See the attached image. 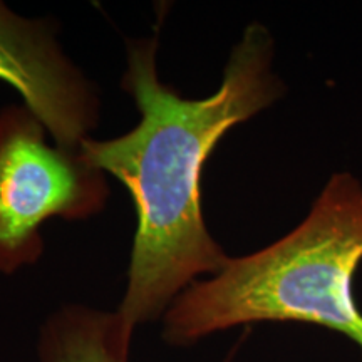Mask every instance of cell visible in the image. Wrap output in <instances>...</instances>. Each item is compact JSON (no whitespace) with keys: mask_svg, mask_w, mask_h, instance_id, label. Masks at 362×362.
Here are the masks:
<instances>
[{"mask_svg":"<svg viewBox=\"0 0 362 362\" xmlns=\"http://www.w3.org/2000/svg\"><path fill=\"white\" fill-rule=\"evenodd\" d=\"M156 54V37L128 42L121 86L141 115L134 129L79 144L86 160L119 180L133 198L138 228L117 312L134 329L165 315L198 275L214 277L228 264L202 214L203 166L233 126L285 93L274 72V39L259 22L247 27L218 90L208 98H183L161 83Z\"/></svg>","mask_w":362,"mask_h":362,"instance_id":"cell-1","label":"cell"},{"mask_svg":"<svg viewBox=\"0 0 362 362\" xmlns=\"http://www.w3.org/2000/svg\"><path fill=\"white\" fill-rule=\"evenodd\" d=\"M45 131L29 107L0 112V272L7 275L40 259L45 221L88 220L110 198L106 173L79 146L47 143Z\"/></svg>","mask_w":362,"mask_h":362,"instance_id":"cell-3","label":"cell"},{"mask_svg":"<svg viewBox=\"0 0 362 362\" xmlns=\"http://www.w3.org/2000/svg\"><path fill=\"white\" fill-rule=\"evenodd\" d=\"M361 262L362 183L337 173L296 230L180 293L163 319V339L192 346L237 325L307 322L341 332L362 351L352 293Z\"/></svg>","mask_w":362,"mask_h":362,"instance_id":"cell-2","label":"cell"},{"mask_svg":"<svg viewBox=\"0 0 362 362\" xmlns=\"http://www.w3.org/2000/svg\"><path fill=\"white\" fill-rule=\"evenodd\" d=\"M0 81L21 94L59 146L78 148L96 128V88L62 51L51 22L24 19L2 2Z\"/></svg>","mask_w":362,"mask_h":362,"instance_id":"cell-4","label":"cell"},{"mask_svg":"<svg viewBox=\"0 0 362 362\" xmlns=\"http://www.w3.org/2000/svg\"><path fill=\"white\" fill-rule=\"evenodd\" d=\"M134 327L119 312L66 305L40 330V362H129ZM232 359H226L230 362Z\"/></svg>","mask_w":362,"mask_h":362,"instance_id":"cell-5","label":"cell"}]
</instances>
